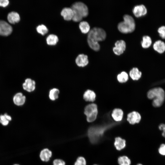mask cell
Wrapping results in <instances>:
<instances>
[{"mask_svg": "<svg viewBox=\"0 0 165 165\" xmlns=\"http://www.w3.org/2000/svg\"><path fill=\"white\" fill-rule=\"evenodd\" d=\"M7 19L10 23L14 24L19 22L20 18L18 13L15 12H12L8 14Z\"/></svg>", "mask_w": 165, "mask_h": 165, "instance_id": "18", "label": "cell"}, {"mask_svg": "<svg viewBox=\"0 0 165 165\" xmlns=\"http://www.w3.org/2000/svg\"><path fill=\"white\" fill-rule=\"evenodd\" d=\"M53 165H65V163L61 160L56 159L53 161Z\"/></svg>", "mask_w": 165, "mask_h": 165, "instance_id": "33", "label": "cell"}, {"mask_svg": "<svg viewBox=\"0 0 165 165\" xmlns=\"http://www.w3.org/2000/svg\"><path fill=\"white\" fill-rule=\"evenodd\" d=\"M84 113L86 116V120L88 122L94 121L96 119L98 114L97 105L94 103L87 105L85 108Z\"/></svg>", "mask_w": 165, "mask_h": 165, "instance_id": "6", "label": "cell"}, {"mask_svg": "<svg viewBox=\"0 0 165 165\" xmlns=\"http://www.w3.org/2000/svg\"><path fill=\"white\" fill-rule=\"evenodd\" d=\"M106 37V32L103 29L99 28H94L88 32L87 38L88 45L93 50L98 51L100 49L98 42L104 40Z\"/></svg>", "mask_w": 165, "mask_h": 165, "instance_id": "1", "label": "cell"}, {"mask_svg": "<svg viewBox=\"0 0 165 165\" xmlns=\"http://www.w3.org/2000/svg\"><path fill=\"white\" fill-rule=\"evenodd\" d=\"M36 30L38 33L43 35L47 33L48 31L47 28L43 24L38 26L36 28Z\"/></svg>", "mask_w": 165, "mask_h": 165, "instance_id": "29", "label": "cell"}, {"mask_svg": "<svg viewBox=\"0 0 165 165\" xmlns=\"http://www.w3.org/2000/svg\"><path fill=\"white\" fill-rule=\"evenodd\" d=\"M129 75L133 80H137L141 77V72L137 68H134L130 71Z\"/></svg>", "mask_w": 165, "mask_h": 165, "instance_id": "21", "label": "cell"}, {"mask_svg": "<svg viewBox=\"0 0 165 165\" xmlns=\"http://www.w3.org/2000/svg\"><path fill=\"white\" fill-rule=\"evenodd\" d=\"M126 47L125 42L123 40L117 41L115 43V46L113 50L114 53L116 55H119L122 54L125 51Z\"/></svg>", "mask_w": 165, "mask_h": 165, "instance_id": "8", "label": "cell"}, {"mask_svg": "<svg viewBox=\"0 0 165 165\" xmlns=\"http://www.w3.org/2000/svg\"><path fill=\"white\" fill-rule=\"evenodd\" d=\"M96 95L92 90H86L83 95L84 99L87 101L93 102L95 100Z\"/></svg>", "mask_w": 165, "mask_h": 165, "instance_id": "19", "label": "cell"}, {"mask_svg": "<svg viewBox=\"0 0 165 165\" xmlns=\"http://www.w3.org/2000/svg\"><path fill=\"white\" fill-rule=\"evenodd\" d=\"M75 62L78 66L84 67L86 66L89 62L87 56L83 54H79L76 58Z\"/></svg>", "mask_w": 165, "mask_h": 165, "instance_id": "11", "label": "cell"}, {"mask_svg": "<svg viewBox=\"0 0 165 165\" xmlns=\"http://www.w3.org/2000/svg\"><path fill=\"white\" fill-rule=\"evenodd\" d=\"M147 97L153 99L152 105L155 107L160 106L163 103L165 94L163 90L160 87H156L150 90L147 93Z\"/></svg>", "mask_w": 165, "mask_h": 165, "instance_id": "4", "label": "cell"}, {"mask_svg": "<svg viewBox=\"0 0 165 165\" xmlns=\"http://www.w3.org/2000/svg\"><path fill=\"white\" fill-rule=\"evenodd\" d=\"M114 145L117 150H121L125 147L126 141L125 139L120 137H116L115 138Z\"/></svg>", "mask_w": 165, "mask_h": 165, "instance_id": "16", "label": "cell"}, {"mask_svg": "<svg viewBox=\"0 0 165 165\" xmlns=\"http://www.w3.org/2000/svg\"><path fill=\"white\" fill-rule=\"evenodd\" d=\"M124 20L120 22L118 24V28L119 31L123 33H127L133 32L135 28V23L132 16L126 14L123 17Z\"/></svg>", "mask_w": 165, "mask_h": 165, "instance_id": "5", "label": "cell"}, {"mask_svg": "<svg viewBox=\"0 0 165 165\" xmlns=\"http://www.w3.org/2000/svg\"><path fill=\"white\" fill-rule=\"evenodd\" d=\"M26 97L22 93H18L16 94L13 97V101L14 103L18 106L23 105L25 101Z\"/></svg>", "mask_w": 165, "mask_h": 165, "instance_id": "15", "label": "cell"}, {"mask_svg": "<svg viewBox=\"0 0 165 165\" xmlns=\"http://www.w3.org/2000/svg\"><path fill=\"white\" fill-rule=\"evenodd\" d=\"M133 12L135 16L138 17L146 15L147 9L143 5H138L134 7Z\"/></svg>", "mask_w": 165, "mask_h": 165, "instance_id": "10", "label": "cell"}, {"mask_svg": "<svg viewBox=\"0 0 165 165\" xmlns=\"http://www.w3.org/2000/svg\"><path fill=\"white\" fill-rule=\"evenodd\" d=\"M71 8L73 13L72 20L75 22L80 21L83 18L86 17L88 15V8L86 5L83 2H75L72 5Z\"/></svg>", "mask_w": 165, "mask_h": 165, "instance_id": "3", "label": "cell"}, {"mask_svg": "<svg viewBox=\"0 0 165 165\" xmlns=\"http://www.w3.org/2000/svg\"><path fill=\"white\" fill-rule=\"evenodd\" d=\"M98 165L95 164V165Z\"/></svg>", "mask_w": 165, "mask_h": 165, "instance_id": "38", "label": "cell"}, {"mask_svg": "<svg viewBox=\"0 0 165 165\" xmlns=\"http://www.w3.org/2000/svg\"><path fill=\"white\" fill-rule=\"evenodd\" d=\"M123 114V112L121 109L115 108L112 112V116L114 120L119 122L122 120Z\"/></svg>", "mask_w": 165, "mask_h": 165, "instance_id": "17", "label": "cell"}, {"mask_svg": "<svg viewBox=\"0 0 165 165\" xmlns=\"http://www.w3.org/2000/svg\"><path fill=\"white\" fill-rule=\"evenodd\" d=\"M157 32L161 39H165V26H162L159 28Z\"/></svg>", "mask_w": 165, "mask_h": 165, "instance_id": "30", "label": "cell"}, {"mask_svg": "<svg viewBox=\"0 0 165 165\" xmlns=\"http://www.w3.org/2000/svg\"><path fill=\"white\" fill-rule=\"evenodd\" d=\"M9 3L8 0H0V6L5 7L7 6Z\"/></svg>", "mask_w": 165, "mask_h": 165, "instance_id": "35", "label": "cell"}, {"mask_svg": "<svg viewBox=\"0 0 165 165\" xmlns=\"http://www.w3.org/2000/svg\"><path fill=\"white\" fill-rule=\"evenodd\" d=\"M118 162L119 165H130L131 164L130 160L126 156L119 157L118 158Z\"/></svg>", "mask_w": 165, "mask_h": 165, "instance_id": "26", "label": "cell"}, {"mask_svg": "<svg viewBox=\"0 0 165 165\" xmlns=\"http://www.w3.org/2000/svg\"><path fill=\"white\" fill-rule=\"evenodd\" d=\"M86 162L85 159L83 157H79L75 163L74 165H86Z\"/></svg>", "mask_w": 165, "mask_h": 165, "instance_id": "31", "label": "cell"}, {"mask_svg": "<svg viewBox=\"0 0 165 165\" xmlns=\"http://www.w3.org/2000/svg\"><path fill=\"white\" fill-rule=\"evenodd\" d=\"M158 152L159 153L163 156H165V144H161L159 148Z\"/></svg>", "mask_w": 165, "mask_h": 165, "instance_id": "32", "label": "cell"}, {"mask_svg": "<svg viewBox=\"0 0 165 165\" xmlns=\"http://www.w3.org/2000/svg\"><path fill=\"white\" fill-rule=\"evenodd\" d=\"M137 165H142L141 164L139 163V164H137Z\"/></svg>", "mask_w": 165, "mask_h": 165, "instance_id": "36", "label": "cell"}, {"mask_svg": "<svg viewBox=\"0 0 165 165\" xmlns=\"http://www.w3.org/2000/svg\"><path fill=\"white\" fill-rule=\"evenodd\" d=\"M59 93V91L57 89L54 88L52 89L49 92V98L51 100H55L58 98Z\"/></svg>", "mask_w": 165, "mask_h": 165, "instance_id": "27", "label": "cell"}, {"mask_svg": "<svg viewBox=\"0 0 165 165\" xmlns=\"http://www.w3.org/2000/svg\"><path fill=\"white\" fill-rule=\"evenodd\" d=\"M61 15L64 19L67 21L72 20L73 17V11L71 8H64L61 12Z\"/></svg>", "mask_w": 165, "mask_h": 165, "instance_id": "14", "label": "cell"}, {"mask_svg": "<svg viewBox=\"0 0 165 165\" xmlns=\"http://www.w3.org/2000/svg\"><path fill=\"white\" fill-rule=\"evenodd\" d=\"M51 156V151L47 148H45L41 152L40 157L42 161L47 162L49 160Z\"/></svg>", "mask_w": 165, "mask_h": 165, "instance_id": "20", "label": "cell"}, {"mask_svg": "<svg viewBox=\"0 0 165 165\" xmlns=\"http://www.w3.org/2000/svg\"><path fill=\"white\" fill-rule=\"evenodd\" d=\"M11 119V117L6 113L0 115V123L4 126L7 125Z\"/></svg>", "mask_w": 165, "mask_h": 165, "instance_id": "25", "label": "cell"}, {"mask_svg": "<svg viewBox=\"0 0 165 165\" xmlns=\"http://www.w3.org/2000/svg\"><path fill=\"white\" fill-rule=\"evenodd\" d=\"M47 43L50 46L56 45L58 41L57 36L54 34H50L48 35L46 39Z\"/></svg>", "mask_w": 165, "mask_h": 165, "instance_id": "22", "label": "cell"}, {"mask_svg": "<svg viewBox=\"0 0 165 165\" xmlns=\"http://www.w3.org/2000/svg\"><path fill=\"white\" fill-rule=\"evenodd\" d=\"M13 165H19V164H14Z\"/></svg>", "mask_w": 165, "mask_h": 165, "instance_id": "37", "label": "cell"}, {"mask_svg": "<svg viewBox=\"0 0 165 165\" xmlns=\"http://www.w3.org/2000/svg\"><path fill=\"white\" fill-rule=\"evenodd\" d=\"M153 48L158 53H162L165 51V43L161 40H157L153 43Z\"/></svg>", "mask_w": 165, "mask_h": 165, "instance_id": "12", "label": "cell"}, {"mask_svg": "<svg viewBox=\"0 0 165 165\" xmlns=\"http://www.w3.org/2000/svg\"><path fill=\"white\" fill-rule=\"evenodd\" d=\"M111 123L93 126L89 128L88 135L90 141L92 143H97L103 137L105 131L114 125Z\"/></svg>", "mask_w": 165, "mask_h": 165, "instance_id": "2", "label": "cell"}, {"mask_svg": "<svg viewBox=\"0 0 165 165\" xmlns=\"http://www.w3.org/2000/svg\"><path fill=\"white\" fill-rule=\"evenodd\" d=\"M35 81L30 78L27 79L23 84V89L28 92L33 91L35 89Z\"/></svg>", "mask_w": 165, "mask_h": 165, "instance_id": "13", "label": "cell"}, {"mask_svg": "<svg viewBox=\"0 0 165 165\" xmlns=\"http://www.w3.org/2000/svg\"><path fill=\"white\" fill-rule=\"evenodd\" d=\"M159 130L163 131L162 135L164 138H165V124L162 123L160 124L159 126Z\"/></svg>", "mask_w": 165, "mask_h": 165, "instance_id": "34", "label": "cell"}, {"mask_svg": "<svg viewBox=\"0 0 165 165\" xmlns=\"http://www.w3.org/2000/svg\"><path fill=\"white\" fill-rule=\"evenodd\" d=\"M12 31L11 26L6 22L0 20V35L8 36Z\"/></svg>", "mask_w": 165, "mask_h": 165, "instance_id": "7", "label": "cell"}, {"mask_svg": "<svg viewBox=\"0 0 165 165\" xmlns=\"http://www.w3.org/2000/svg\"><path fill=\"white\" fill-rule=\"evenodd\" d=\"M117 79L118 81L120 83L125 82L128 79V75L126 72H123L118 75Z\"/></svg>", "mask_w": 165, "mask_h": 165, "instance_id": "28", "label": "cell"}, {"mask_svg": "<svg viewBox=\"0 0 165 165\" xmlns=\"http://www.w3.org/2000/svg\"><path fill=\"white\" fill-rule=\"evenodd\" d=\"M79 28L82 32L84 34L88 33L90 30V25L86 21H82L80 23Z\"/></svg>", "mask_w": 165, "mask_h": 165, "instance_id": "24", "label": "cell"}, {"mask_svg": "<svg viewBox=\"0 0 165 165\" xmlns=\"http://www.w3.org/2000/svg\"><path fill=\"white\" fill-rule=\"evenodd\" d=\"M141 118V116L138 112L133 111L128 114L127 120L130 124L133 125L138 123Z\"/></svg>", "mask_w": 165, "mask_h": 165, "instance_id": "9", "label": "cell"}, {"mask_svg": "<svg viewBox=\"0 0 165 165\" xmlns=\"http://www.w3.org/2000/svg\"><path fill=\"white\" fill-rule=\"evenodd\" d=\"M152 42V39L149 36H144L142 38V41L141 42V46L144 48H147L151 46Z\"/></svg>", "mask_w": 165, "mask_h": 165, "instance_id": "23", "label": "cell"}]
</instances>
